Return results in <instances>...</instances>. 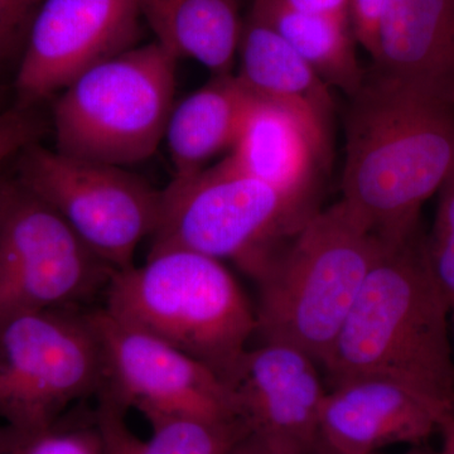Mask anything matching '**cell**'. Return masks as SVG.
<instances>
[{
    "label": "cell",
    "instance_id": "6da1fadb",
    "mask_svg": "<svg viewBox=\"0 0 454 454\" xmlns=\"http://www.w3.org/2000/svg\"><path fill=\"white\" fill-rule=\"evenodd\" d=\"M450 315L422 230L384 241L322 365L333 385L354 378L387 379L454 414Z\"/></svg>",
    "mask_w": 454,
    "mask_h": 454
},
{
    "label": "cell",
    "instance_id": "7a4b0ae2",
    "mask_svg": "<svg viewBox=\"0 0 454 454\" xmlns=\"http://www.w3.org/2000/svg\"><path fill=\"white\" fill-rule=\"evenodd\" d=\"M349 98L342 200L381 240H402L454 168V110L369 76Z\"/></svg>",
    "mask_w": 454,
    "mask_h": 454
},
{
    "label": "cell",
    "instance_id": "3957f363",
    "mask_svg": "<svg viewBox=\"0 0 454 454\" xmlns=\"http://www.w3.org/2000/svg\"><path fill=\"white\" fill-rule=\"evenodd\" d=\"M384 245L340 200L316 211L254 278L256 333L324 364Z\"/></svg>",
    "mask_w": 454,
    "mask_h": 454
},
{
    "label": "cell",
    "instance_id": "277c9868",
    "mask_svg": "<svg viewBox=\"0 0 454 454\" xmlns=\"http://www.w3.org/2000/svg\"><path fill=\"white\" fill-rule=\"evenodd\" d=\"M103 309L210 367L223 380L256 333L255 309L223 262L155 249L114 271Z\"/></svg>",
    "mask_w": 454,
    "mask_h": 454
},
{
    "label": "cell",
    "instance_id": "5b68a950",
    "mask_svg": "<svg viewBox=\"0 0 454 454\" xmlns=\"http://www.w3.org/2000/svg\"><path fill=\"white\" fill-rule=\"evenodd\" d=\"M178 59L158 42L89 68L53 103L56 151L91 162H145L164 140Z\"/></svg>",
    "mask_w": 454,
    "mask_h": 454
},
{
    "label": "cell",
    "instance_id": "8992f818",
    "mask_svg": "<svg viewBox=\"0 0 454 454\" xmlns=\"http://www.w3.org/2000/svg\"><path fill=\"white\" fill-rule=\"evenodd\" d=\"M316 211L250 177L226 157L162 190L151 250L176 247L231 260L255 278Z\"/></svg>",
    "mask_w": 454,
    "mask_h": 454
},
{
    "label": "cell",
    "instance_id": "52a82bcc",
    "mask_svg": "<svg viewBox=\"0 0 454 454\" xmlns=\"http://www.w3.org/2000/svg\"><path fill=\"white\" fill-rule=\"evenodd\" d=\"M106 384L90 309L20 313L0 321V423L46 427Z\"/></svg>",
    "mask_w": 454,
    "mask_h": 454
},
{
    "label": "cell",
    "instance_id": "ba28073f",
    "mask_svg": "<svg viewBox=\"0 0 454 454\" xmlns=\"http://www.w3.org/2000/svg\"><path fill=\"white\" fill-rule=\"evenodd\" d=\"M115 269L50 205L17 181L0 184V321L37 310L88 309Z\"/></svg>",
    "mask_w": 454,
    "mask_h": 454
},
{
    "label": "cell",
    "instance_id": "9c48e42d",
    "mask_svg": "<svg viewBox=\"0 0 454 454\" xmlns=\"http://www.w3.org/2000/svg\"><path fill=\"white\" fill-rule=\"evenodd\" d=\"M17 181L50 205L106 264L134 265L153 236L162 191L122 167L91 162L33 143L17 155Z\"/></svg>",
    "mask_w": 454,
    "mask_h": 454
},
{
    "label": "cell",
    "instance_id": "30bf717a",
    "mask_svg": "<svg viewBox=\"0 0 454 454\" xmlns=\"http://www.w3.org/2000/svg\"><path fill=\"white\" fill-rule=\"evenodd\" d=\"M90 315L106 365L101 391L127 411L136 408L151 424L178 417L236 420L226 387L210 367L103 307Z\"/></svg>",
    "mask_w": 454,
    "mask_h": 454
},
{
    "label": "cell",
    "instance_id": "8fae6325",
    "mask_svg": "<svg viewBox=\"0 0 454 454\" xmlns=\"http://www.w3.org/2000/svg\"><path fill=\"white\" fill-rule=\"evenodd\" d=\"M139 0H44L18 62V106L33 107L137 46Z\"/></svg>",
    "mask_w": 454,
    "mask_h": 454
},
{
    "label": "cell",
    "instance_id": "7c38bea8",
    "mask_svg": "<svg viewBox=\"0 0 454 454\" xmlns=\"http://www.w3.org/2000/svg\"><path fill=\"white\" fill-rule=\"evenodd\" d=\"M317 361L277 342L247 348L223 378L232 413L247 437L289 454H318L327 391Z\"/></svg>",
    "mask_w": 454,
    "mask_h": 454
},
{
    "label": "cell",
    "instance_id": "4fadbf2b",
    "mask_svg": "<svg viewBox=\"0 0 454 454\" xmlns=\"http://www.w3.org/2000/svg\"><path fill=\"white\" fill-rule=\"evenodd\" d=\"M446 414L387 379L337 382L322 403L318 454H376L393 444H420L438 433Z\"/></svg>",
    "mask_w": 454,
    "mask_h": 454
},
{
    "label": "cell",
    "instance_id": "5bb4252c",
    "mask_svg": "<svg viewBox=\"0 0 454 454\" xmlns=\"http://www.w3.org/2000/svg\"><path fill=\"white\" fill-rule=\"evenodd\" d=\"M366 76L454 110V0H389Z\"/></svg>",
    "mask_w": 454,
    "mask_h": 454
},
{
    "label": "cell",
    "instance_id": "9a60e30c",
    "mask_svg": "<svg viewBox=\"0 0 454 454\" xmlns=\"http://www.w3.org/2000/svg\"><path fill=\"white\" fill-rule=\"evenodd\" d=\"M330 139L292 107L254 98L229 157L244 173L315 207L319 170Z\"/></svg>",
    "mask_w": 454,
    "mask_h": 454
},
{
    "label": "cell",
    "instance_id": "2e32d148",
    "mask_svg": "<svg viewBox=\"0 0 454 454\" xmlns=\"http://www.w3.org/2000/svg\"><path fill=\"white\" fill-rule=\"evenodd\" d=\"M236 62V77L252 97L292 107L330 139L334 110L330 86L252 12L244 22Z\"/></svg>",
    "mask_w": 454,
    "mask_h": 454
},
{
    "label": "cell",
    "instance_id": "e0dca14e",
    "mask_svg": "<svg viewBox=\"0 0 454 454\" xmlns=\"http://www.w3.org/2000/svg\"><path fill=\"white\" fill-rule=\"evenodd\" d=\"M252 101L232 73L212 77L175 104L164 133L175 178L195 175L221 152L234 148Z\"/></svg>",
    "mask_w": 454,
    "mask_h": 454
},
{
    "label": "cell",
    "instance_id": "ac0fdd59",
    "mask_svg": "<svg viewBox=\"0 0 454 454\" xmlns=\"http://www.w3.org/2000/svg\"><path fill=\"white\" fill-rule=\"evenodd\" d=\"M139 8L170 55L195 59L214 76L234 73L244 26L239 0H139Z\"/></svg>",
    "mask_w": 454,
    "mask_h": 454
},
{
    "label": "cell",
    "instance_id": "d6986e66",
    "mask_svg": "<svg viewBox=\"0 0 454 454\" xmlns=\"http://www.w3.org/2000/svg\"><path fill=\"white\" fill-rule=\"evenodd\" d=\"M250 12L270 26L330 88L342 90L348 98L363 88L366 71L358 62L351 20L297 13L276 0H254Z\"/></svg>",
    "mask_w": 454,
    "mask_h": 454
},
{
    "label": "cell",
    "instance_id": "ffe728a7",
    "mask_svg": "<svg viewBox=\"0 0 454 454\" xmlns=\"http://www.w3.org/2000/svg\"><path fill=\"white\" fill-rule=\"evenodd\" d=\"M94 411L101 454H227L247 437L238 420L178 417L152 424L153 434L140 439L125 422L127 409L106 391Z\"/></svg>",
    "mask_w": 454,
    "mask_h": 454
},
{
    "label": "cell",
    "instance_id": "44dd1931",
    "mask_svg": "<svg viewBox=\"0 0 454 454\" xmlns=\"http://www.w3.org/2000/svg\"><path fill=\"white\" fill-rule=\"evenodd\" d=\"M67 414L35 428L0 423V454H101L94 411L86 418Z\"/></svg>",
    "mask_w": 454,
    "mask_h": 454
},
{
    "label": "cell",
    "instance_id": "7402d4cb",
    "mask_svg": "<svg viewBox=\"0 0 454 454\" xmlns=\"http://www.w3.org/2000/svg\"><path fill=\"white\" fill-rule=\"evenodd\" d=\"M432 231L426 235L427 256L439 288L454 310V168L438 191Z\"/></svg>",
    "mask_w": 454,
    "mask_h": 454
},
{
    "label": "cell",
    "instance_id": "603a6c76",
    "mask_svg": "<svg viewBox=\"0 0 454 454\" xmlns=\"http://www.w3.org/2000/svg\"><path fill=\"white\" fill-rule=\"evenodd\" d=\"M44 0H0V67L20 62Z\"/></svg>",
    "mask_w": 454,
    "mask_h": 454
},
{
    "label": "cell",
    "instance_id": "cb8c5ba5",
    "mask_svg": "<svg viewBox=\"0 0 454 454\" xmlns=\"http://www.w3.org/2000/svg\"><path fill=\"white\" fill-rule=\"evenodd\" d=\"M42 133L43 125L32 107L17 106L0 113V167L37 143Z\"/></svg>",
    "mask_w": 454,
    "mask_h": 454
},
{
    "label": "cell",
    "instance_id": "d4e9b609",
    "mask_svg": "<svg viewBox=\"0 0 454 454\" xmlns=\"http://www.w3.org/2000/svg\"><path fill=\"white\" fill-rule=\"evenodd\" d=\"M389 0H349V20L357 43L372 59L378 52L379 29Z\"/></svg>",
    "mask_w": 454,
    "mask_h": 454
},
{
    "label": "cell",
    "instance_id": "484cf974",
    "mask_svg": "<svg viewBox=\"0 0 454 454\" xmlns=\"http://www.w3.org/2000/svg\"><path fill=\"white\" fill-rule=\"evenodd\" d=\"M276 2L297 13L349 20V0H276Z\"/></svg>",
    "mask_w": 454,
    "mask_h": 454
},
{
    "label": "cell",
    "instance_id": "4316f807",
    "mask_svg": "<svg viewBox=\"0 0 454 454\" xmlns=\"http://www.w3.org/2000/svg\"><path fill=\"white\" fill-rule=\"evenodd\" d=\"M227 454H289L280 452V450L269 448L265 444L260 443L252 437H245L239 441Z\"/></svg>",
    "mask_w": 454,
    "mask_h": 454
},
{
    "label": "cell",
    "instance_id": "83f0119b",
    "mask_svg": "<svg viewBox=\"0 0 454 454\" xmlns=\"http://www.w3.org/2000/svg\"><path fill=\"white\" fill-rule=\"evenodd\" d=\"M438 433L442 437L441 454H454V414H446L439 420Z\"/></svg>",
    "mask_w": 454,
    "mask_h": 454
},
{
    "label": "cell",
    "instance_id": "f1b7e54d",
    "mask_svg": "<svg viewBox=\"0 0 454 454\" xmlns=\"http://www.w3.org/2000/svg\"><path fill=\"white\" fill-rule=\"evenodd\" d=\"M409 454H441V452L433 453V452H428V450H422V452H413V453H409Z\"/></svg>",
    "mask_w": 454,
    "mask_h": 454
},
{
    "label": "cell",
    "instance_id": "f546056e",
    "mask_svg": "<svg viewBox=\"0 0 454 454\" xmlns=\"http://www.w3.org/2000/svg\"><path fill=\"white\" fill-rule=\"evenodd\" d=\"M450 316H452L453 337H454V310H452V312H450ZM453 356H454V342H453Z\"/></svg>",
    "mask_w": 454,
    "mask_h": 454
},
{
    "label": "cell",
    "instance_id": "4dcf8cb0",
    "mask_svg": "<svg viewBox=\"0 0 454 454\" xmlns=\"http://www.w3.org/2000/svg\"><path fill=\"white\" fill-rule=\"evenodd\" d=\"M0 184H2V179H0Z\"/></svg>",
    "mask_w": 454,
    "mask_h": 454
}]
</instances>
